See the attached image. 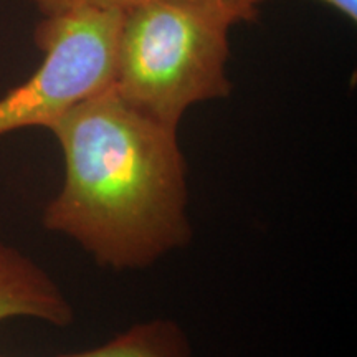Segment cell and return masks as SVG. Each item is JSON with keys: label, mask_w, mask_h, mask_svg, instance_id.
<instances>
[{"label": "cell", "mask_w": 357, "mask_h": 357, "mask_svg": "<svg viewBox=\"0 0 357 357\" xmlns=\"http://www.w3.org/2000/svg\"><path fill=\"white\" fill-rule=\"evenodd\" d=\"M10 318H33L61 328L73 323L75 312L38 263L0 240V323Z\"/></svg>", "instance_id": "cell-4"}, {"label": "cell", "mask_w": 357, "mask_h": 357, "mask_svg": "<svg viewBox=\"0 0 357 357\" xmlns=\"http://www.w3.org/2000/svg\"><path fill=\"white\" fill-rule=\"evenodd\" d=\"M245 13L220 0H153L123 10L113 91L178 129L190 106L227 98L229 32Z\"/></svg>", "instance_id": "cell-2"}, {"label": "cell", "mask_w": 357, "mask_h": 357, "mask_svg": "<svg viewBox=\"0 0 357 357\" xmlns=\"http://www.w3.org/2000/svg\"><path fill=\"white\" fill-rule=\"evenodd\" d=\"M58 357H192V349L177 323L153 319L131 326L102 346Z\"/></svg>", "instance_id": "cell-5"}, {"label": "cell", "mask_w": 357, "mask_h": 357, "mask_svg": "<svg viewBox=\"0 0 357 357\" xmlns=\"http://www.w3.org/2000/svg\"><path fill=\"white\" fill-rule=\"evenodd\" d=\"M0 357H3V356H0Z\"/></svg>", "instance_id": "cell-8"}, {"label": "cell", "mask_w": 357, "mask_h": 357, "mask_svg": "<svg viewBox=\"0 0 357 357\" xmlns=\"http://www.w3.org/2000/svg\"><path fill=\"white\" fill-rule=\"evenodd\" d=\"M121 10L82 7L47 15L35 30L43 60L26 82L0 98V136L50 128L75 105L109 89Z\"/></svg>", "instance_id": "cell-3"}, {"label": "cell", "mask_w": 357, "mask_h": 357, "mask_svg": "<svg viewBox=\"0 0 357 357\" xmlns=\"http://www.w3.org/2000/svg\"><path fill=\"white\" fill-rule=\"evenodd\" d=\"M48 129L63 153L65 181L45 208V229L114 271L144 270L190 242L177 129L134 109L113 88L75 105Z\"/></svg>", "instance_id": "cell-1"}, {"label": "cell", "mask_w": 357, "mask_h": 357, "mask_svg": "<svg viewBox=\"0 0 357 357\" xmlns=\"http://www.w3.org/2000/svg\"><path fill=\"white\" fill-rule=\"evenodd\" d=\"M153 2V0H35L38 10L47 15H56V13L73 10V8L82 7H98V8H114V10H126L139 3ZM220 2L230 3L236 8H240L245 13L248 20L255 19L258 8L253 6L252 0H220Z\"/></svg>", "instance_id": "cell-6"}, {"label": "cell", "mask_w": 357, "mask_h": 357, "mask_svg": "<svg viewBox=\"0 0 357 357\" xmlns=\"http://www.w3.org/2000/svg\"><path fill=\"white\" fill-rule=\"evenodd\" d=\"M261 2H265V0H252V3L257 8ZM319 2L328 3V6L336 8L337 12H341L342 15L352 22L357 20V0H319Z\"/></svg>", "instance_id": "cell-7"}]
</instances>
